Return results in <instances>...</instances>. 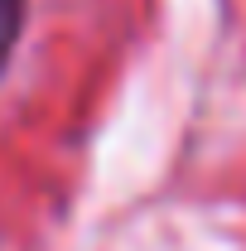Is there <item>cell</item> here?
<instances>
[{"label": "cell", "instance_id": "cell-1", "mask_svg": "<svg viewBox=\"0 0 246 251\" xmlns=\"http://www.w3.org/2000/svg\"><path fill=\"white\" fill-rule=\"evenodd\" d=\"M20 29H25V0H0V73H5V63L15 58Z\"/></svg>", "mask_w": 246, "mask_h": 251}]
</instances>
